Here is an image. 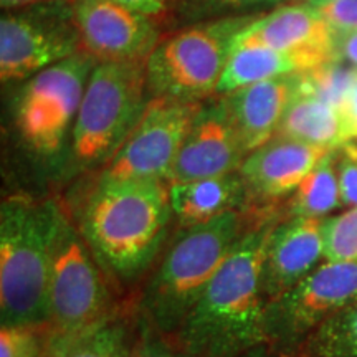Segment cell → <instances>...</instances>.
Wrapping results in <instances>:
<instances>
[{
  "instance_id": "22",
  "label": "cell",
  "mask_w": 357,
  "mask_h": 357,
  "mask_svg": "<svg viewBox=\"0 0 357 357\" xmlns=\"http://www.w3.org/2000/svg\"><path fill=\"white\" fill-rule=\"evenodd\" d=\"M336 151L333 149L294 190L289 215L324 218L342 205Z\"/></svg>"
},
{
  "instance_id": "35",
  "label": "cell",
  "mask_w": 357,
  "mask_h": 357,
  "mask_svg": "<svg viewBox=\"0 0 357 357\" xmlns=\"http://www.w3.org/2000/svg\"><path fill=\"white\" fill-rule=\"evenodd\" d=\"M328 2H333V0H305V3H310V6H323V3H328Z\"/></svg>"
},
{
  "instance_id": "26",
  "label": "cell",
  "mask_w": 357,
  "mask_h": 357,
  "mask_svg": "<svg viewBox=\"0 0 357 357\" xmlns=\"http://www.w3.org/2000/svg\"><path fill=\"white\" fill-rule=\"evenodd\" d=\"M131 357H189L172 339L155 333L144 323V333L132 344Z\"/></svg>"
},
{
  "instance_id": "31",
  "label": "cell",
  "mask_w": 357,
  "mask_h": 357,
  "mask_svg": "<svg viewBox=\"0 0 357 357\" xmlns=\"http://www.w3.org/2000/svg\"><path fill=\"white\" fill-rule=\"evenodd\" d=\"M118 2L158 20L166 17L167 13H172L185 0H118Z\"/></svg>"
},
{
  "instance_id": "25",
  "label": "cell",
  "mask_w": 357,
  "mask_h": 357,
  "mask_svg": "<svg viewBox=\"0 0 357 357\" xmlns=\"http://www.w3.org/2000/svg\"><path fill=\"white\" fill-rule=\"evenodd\" d=\"M43 328L35 326H2L0 328V357H40L47 351Z\"/></svg>"
},
{
  "instance_id": "3",
  "label": "cell",
  "mask_w": 357,
  "mask_h": 357,
  "mask_svg": "<svg viewBox=\"0 0 357 357\" xmlns=\"http://www.w3.org/2000/svg\"><path fill=\"white\" fill-rule=\"evenodd\" d=\"M66 213L53 200L8 197L0 208V321L47 329L50 278Z\"/></svg>"
},
{
  "instance_id": "4",
  "label": "cell",
  "mask_w": 357,
  "mask_h": 357,
  "mask_svg": "<svg viewBox=\"0 0 357 357\" xmlns=\"http://www.w3.org/2000/svg\"><path fill=\"white\" fill-rule=\"evenodd\" d=\"M247 231L240 211L178 231L142 293L144 323L172 339L200 293Z\"/></svg>"
},
{
  "instance_id": "32",
  "label": "cell",
  "mask_w": 357,
  "mask_h": 357,
  "mask_svg": "<svg viewBox=\"0 0 357 357\" xmlns=\"http://www.w3.org/2000/svg\"><path fill=\"white\" fill-rule=\"evenodd\" d=\"M334 61L354 65L357 68V30L334 33Z\"/></svg>"
},
{
  "instance_id": "13",
  "label": "cell",
  "mask_w": 357,
  "mask_h": 357,
  "mask_svg": "<svg viewBox=\"0 0 357 357\" xmlns=\"http://www.w3.org/2000/svg\"><path fill=\"white\" fill-rule=\"evenodd\" d=\"M247 158L223 96L200 105L192 119L167 184L238 172Z\"/></svg>"
},
{
  "instance_id": "23",
  "label": "cell",
  "mask_w": 357,
  "mask_h": 357,
  "mask_svg": "<svg viewBox=\"0 0 357 357\" xmlns=\"http://www.w3.org/2000/svg\"><path fill=\"white\" fill-rule=\"evenodd\" d=\"M289 357H357V300L318 326Z\"/></svg>"
},
{
  "instance_id": "19",
  "label": "cell",
  "mask_w": 357,
  "mask_h": 357,
  "mask_svg": "<svg viewBox=\"0 0 357 357\" xmlns=\"http://www.w3.org/2000/svg\"><path fill=\"white\" fill-rule=\"evenodd\" d=\"M324 63H329V61L321 56L305 55V53L281 52L275 48L260 47V45L235 47L218 83L217 95H230L248 84L303 73Z\"/></svg>"
},
{
  "instance_id": "21",
  "label": "cell",
  "mask_w": 357,
  "mask_h": 357,
  "mask_svg": "<svg viewBox=\"0 0 357 357\" xmlns=\"http://www.w3.org/2000/svg\"><path fill=\"white\" fill-rule=\"evenodd\" d=\"M47 337V351L52 357H131L129 331L116 318L71 336Z\"/></svg>"
},
{
  "instance_id": "33",
  "label": "cell",
  "mask_w": 357,
  "mask_h": 357,
  "mask_svg": "<svg viewBox=\"0 0 357 357\" xmlns=\"http://www.w3.org/2000/svg\"><path fill=\"white\" fill-rule=\"evenodd\" d=\"M48 2H53V0H0V6L3 10H13V8H26Z\"/></svg>"
},
{
  "instance_id": "8",
  "label": "cell",
  "mask_w": 357,
  "mask_h": 357,
  "mask_svg": "<svg viewBox=\"0 0 357 357\" xmlns=\"http://www.w3.org/2000/svg\"><path fill=\"white\" fill-rule=\"evenodd\" d=\"M96 60L79 52L29 78L15 102L22 139L38 154H55L77 119Z\"/></svg>"
},
{
  "instance_id": "34",
  "label": "cell",
  "mask_w": 357,
  "mask_h": 357,
  "mask_svg": "<svg viewBox=\"0 0 357 357\" xmlns=\"http://www.w3.org/2000/svg\"><path fill=\"white\" fill-rule=\"evenodd\" d=\"M242 357H280V356L276 354L275 351H271L268 346H261V347H258V349L248 352V354H245Z\"/></svg>"
},
{
  "instance_id": "28",
  "label": "cell",
  "mask_w": 357,
  "mask_h": 357,
  "mask_svg": "<svg viewBox=\"0 0 357 357\" xmlns=\"http://www.w3.org/2000/svg\"><path fill=\"white\" fill-rule=\"evenodd\" d=\"M342 147L344 151L337 160L342 204L347 207H357V147L347 144V142L342 144Z\"/></svg>"
},
{
  "instance_id": "36",
  "label": "cell",
  "mask_w": 357,
  "mask_h": 357,
  "mask_svg": "<svg viewBox=\"0 0 357 357\" xmlns=\"http://www.w3.org/2000/svg\"><path fill=\"white\" fill-rule=\"evenodd\" d=\"M40 357H52V354H50V352H48V351H45V352H43V354H42V356H40Z\"/></svg>"
},
{
  "instance_id": "2",
  "label": "cell",
  "mask_w": 357,
  "mask_h": 357,
  "mask_svg": "<svg viewBox=\"0 0 357 357\" xmlns=\"http://www.w3.org/2000/svg\"><path fill=\"white\" fill-rule=\"evenodd\" d=\"M166 184L98 177L78 230L106 275L131 283L153 265L174 217Z\"/></svg>"
},
{
  "instance_id": "24",
  "label": "cell",
  "mask_w": 357,
  "mask_h": 357,
  "mask_svg": "<svg viewBox=\"0 0 357 357\" xmlns=\"http://www.w3.org/2000/svg\"><path fill=\"white\" fill-rule=\"evenodd\" d=\"M324 260L357 265V207L321 222Z\"/></svg>"
},
{
  "instance_id": "9",
  "label": "cell",
  "mask_w": 357,
  "mask_h": 357,
  "mask_svg": "<svg viewBox=\"0 0 357 357\" xmlns=\"http://www.w3.org/2000/svg\"><path fill=\"white\" fill-rule=\"evenodd\" d=\"M357 300L356 263L323 261L306 278L266 303V346L289 357L318 326Z\"/></svg>"
},
{
  "instance_id": "16",
  "label": "cell",
  "mask_w": 357,
  "mask_h": 357,
  "mask_svg": "<svg viewBox=\"0 0 357 357\" xmlns=\"http://www.w3.org/2000/svg\"><path fill=\"white\" fill-rule=\"evenodd\" d=\"M331 151L275 136L248 153L238 172L252 197H284L296 190L307 174Z\"/></svg>"
},
{
  "instance_id": "29",
  "label": "cell",
  "mask_w": 357,
  "mask_h": 357,
  "mask_svg": "<svg viewBox=\"0 0 357 357\" xmlns=\"http://www.w3.org/2000/svg\"><path fill=\"white\" fill-rule=\"evenodd\" d=\"M190 8L199 13H218V12H236L247 10L253 7L273 6L281 0H185Z\"/></svg>"
},
{
  "instance_id": "5",
  "label": "cell",
  "mask_w": 357,
  "mask_h": 357,
  "mask_svg": "<svg viewBox=\"0 0 357 357\" xmlns=\"http://www.w3.org/2000/svg\"><path fill=\"white\" fill-rule=\"evenodd\" d=\"M146 61H102L89 75L73 124L71 153L82 169L105 167L147 108Z\"/></svg>"
},
{
  "instance_id": "10",
  "label": "cell",
  "mask_w": 357,
  "mask_h": 357,
  "mask_svg": "<svg viewBox=\"0 0 357 357\" xmlns=\"http://www.w3.org/2000/svg\"><path fill=\"white\" fill-rule=\"evenodd\" d=\"M82 52L73 7L40 3L0 20V78L20 82Z\"/></svg>"
},
{
  "instance_id": "14",
  "label": "cell",
  "mask_w": 357,
  "mask_h": 357,
  "mask_svg": "<svg viewBox=\"0 0 357 357\" xmlns=\"http://www.w3.org/2000/svg\"><path fill=\"white\" fill-rule=\"evenodd\" d=\"M323 218L289 217L276 223L263 257V291L266 301L291 289L324 260Z\"/></svg>"
},
{
  "instance_id": "30",
  "label": "cell",
  "mask_w": 357,
  "mask_h": 357,
  "mask_svg": "<svg viewBox=\"0 0 357 357\" xmlns=\"http://www.w3.org/2000/svg\"><path fill=\"white\" fill-rule=\"evenodd\" d=\"M344 142L357 139V71L349 89L337 106Z\"/></svg>"
},
{
  "instance_id": "18",
  "label": "cell",
  "mask_w": 357,
  "mask_h": 357,
  "mask_svg": "<svg viewBox=\"0 0 357 357\" xmlns=\"http://www.w3.org/2000/svg\"><path fill=\"white\" fill-rule=\"evenodd\" d=\"M247 197L248 190L240 172L169 184L172 215L182 229L202 225L231 211H240Z\"/></svg>"
},
{
  "instance_id": "17",
  "label": "cell",
  "mask_w": 357,
  "mask_h": 357,
  "mask_svg": "<svg viewBox=\"0 0 357 357\" xmlns=\"http://www.w3.org/2000/svg\"><path fill=\"white\" fill-rule=\"evenodd\" d=\"M300 86L301 73H294L248 84L223 96L247 154L275 137Z\"/></svg>"
},
{
  "instance_id": "11",
  "label": "cell",
  "mask_w": 357,
  "mask_h": 357,
  "mask_svg": "<svg viewBox=\"0 0 357 357\" xmlns=\"http://www.w3.org/2000/svg\"><path fill=\"white\" fill-rule=\"evenodd\" d=\"M200 102L151 98L121 149L101 169L106 181L167 182Z\"/></svg>"
},
{
  "instance_id": "6",
  "label": "cell",
  "mask_w": 357,
  "mask_h": 357,
  "mask_svg": "<svg viewBox=\"0 0 357 357\" xmlns=\"http://www.w3.org/2000/svg\"><path fill=\"white\" fill-rule=\"evenodd\" d=\"M255 15H229L189 26L159 42L146 60L153 98L200 102L217 93L240 32Z\"/></svg>"
},
{
  "instance_id": "12",
  "label": "cell",
  "mask_w": 357,
  "mask_h": 357,
  "mask_svg": "<svg viewBox=\"0 0 357 357\" xmlns=\"http://www.w3.org/2000/svg\"><path fill=\"white\" fill-rule=\"evenodd\" d=\"M82 52L96 63L146 61L159 45V25L153 17L118 0H73Z\"/></svg>"
},
{
  "instance_id": "15",
  "label": "cell",
  "mask_w": 357,
  "mask_h": 357,
  "mask_svg": "<svg viewBox=\"0 0 357 357\" xmlns=\"http://www.w3.org/2000/svg\"><path fill=\"white\" fill-rule=\"evenodd\" d=\"M248 45L334 61V32L318 8L310 3L281 6L266 15L255 17L235 40V47Z\"/></svg>"
},
{
  "instance_id": "1",
  "label": "cell",
  "mask_w": 357,
  "mask_h": 357,
  "mask_svg": "<svg viewBox=\"0 0 357 357\" xmlns=\"http://www.w3.org/2000/svg\"><path fill=\"white\" fill-rule=\"evenodd\" d=\"M275 218L248 229L187 312L172 341L189 357H242L266 346L263 257Z\"/></svg>"
},
{
  "instance_id": "20",
  "label": "cell",
  "mask_w": 357,
  "mask_h": 357,
  "mask_svg": "<svg viewBox=\"0 0 357 357\" xmlns=\"http://www.w3.org/2000/svg\"><path fill=\"white\" fill-rule=\"evenodd\" d=\"M275 136L336 149L346 144L336 106L301 89L293 98Z\"/></svg>"
},
{
  "instance_id": "27",
  "label": "cell",
  "mask_w": 357,
  "mask_h": 357,
  "mask_svg": "<svg viewBox=\"0 0 357 357\" xmlns=\"http://www.w3.org/2000/svg\"><path fill=\"white\" fill-rule=\"evenodd\" d=\"M334 33L357 30V0H333L316 7Z\"/></svg>"
},
{
  "instance_id": "7",
  "label": "cell",
  "mask_w": 357,
  "mask_h": 357,
  "mask_svg": "<svg viewBox=\"0 0 357 357\" xmlns=\"http://www.w3.org/2000/svg\"><path fill=\"white\" fill-rule=\"evenodd\" d=\"M105 271L79 234L65 218L53 258L47 336H71L113 318Z\"/></svg>"
}]
</instances>
